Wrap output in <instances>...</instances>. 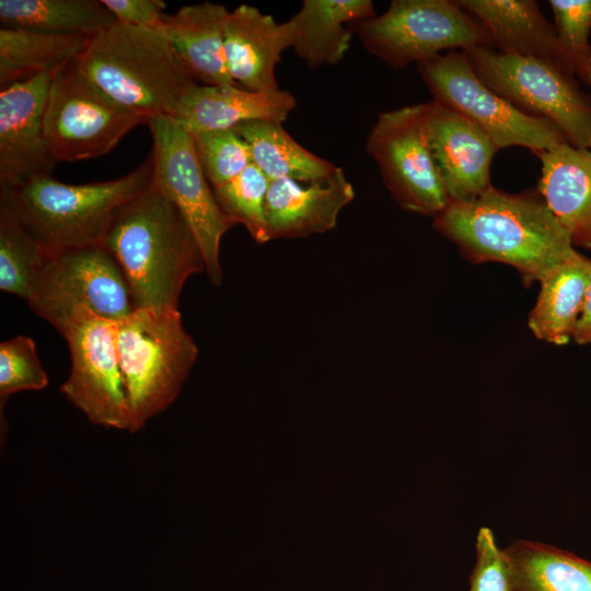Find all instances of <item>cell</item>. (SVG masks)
<instances>
[{
	"label": "cell",
	"instance_id": "1",
	"mask_svg": "<svg viewBox=\"0 0 591 591\" xmlns=\"http://www.w3.org/2000/svg\"><path fill=\"white\" fill-rule=\"evenodd\" d=\"M433 227L472 263L510 265L526 283L540 282L576 252L537 189L510 194L490 185L472 200L450 201Z\"/></svg>",
	"mask_w": 591,
	"mask_h": 591
},
{
	"label": "cell",
	"instance_id": "2",
	"mask_svg": "<svg viewBox=\"0 0 591 591\" xmlns=\"http://www.w3.org/2000/svg\"><path fill=\"white\" fill-rule=\"evenodd\" d=\"M103 245L125 277L134 309L178 308L186 280L205 271L189 225L152 185L120 210Z\"/></svg>",
	"mask_w": 591,
	"mask_h": 591
},
{
	"label": "cell",
	"instance_id": "3",
	"mask_svg": "<svg viewBox=\"0 0 591 591\" xmlns=\"http://www.w3.org/2000/svg\"><path fill=\"white\" fill-rule=\"evenodd\" d=\"M149 155L130 173L105 182L67 184L39 175L0 187V207L50 255L103 244L120 210L152 183Z\"/></svg>",
	"mask_w": 591,
	"mask_h": 591
},
{
	"label": "cell",
	"instance_id": "4",
	"mask_svg": "<svg viewBox=\"0 0 591 591\" xmlns=\"http://www.w3.org/2000/svg\"><path fill=\"white\" fill-rule=\"evenodd\" d=\"M76 62L106 95L148 119L172 117L197 83L160 30L118 22L92 36Z\"/></svg>",
	"mask_w": 591,
	"mask_h": 591
},
{
	"label": "cell",
	"instance_id": "5",
	"mask_svg": "<svg viewBox=\"0 0 591 591\" xmlns=\"http://www.w3.org/2000/svg\"><path fill=\"white\" fill-rule=\"evenodd\" d=\"M116 345L131 432L178 396L198 357L178 308H137L116 323Z\"/></svg>",
	"mask_w": 591,
	"mask_h": 591
},
{
	"label": "cell",
	"instance_id": "6",
	"mask_svg": "<svg viewBox=\"0 0 591 591\" xmlns=\"http://www.w3.org/2000/svg\"><path fill=\"white\" fill-rule=\"evenodd\" d=\"M477 77L522 112L554 123L569 144L591 146V95L576 77L548 61L493 46L463 51Z\"/></svg>",
	"mask_w": 591,
	"mask_h": 591
},
{
	"label": "cell",
	"instance_id": "7",
	"mask_svg": "<svg viewBox=\"0 0 591 591\" xmlns=\"http://www.w3.org/2000/svg\"><path fill=\"white\" fill-rule=\"evenodd\" d=\"M350 28L366 50L393 69L447 51L493 46L487 33L453 0H393L384 13Z\"/></svg>",
	"mask_w": 591,
	"mask_h": 591
},
{
	"label": "cell",
	"instance_id": "8",
	"mask_svg": "<svg viewBox=\"0 0 591 591\" xmlns=\"http://www.w3.org/2000/svg\"><path fill=\"white\" fill-rule=\"evenodd\" d=\"M417 70L434 101L476 124L499 150L519 146L535 154L568 143L554 123L522 112L487 86L462 50L422 61Z\"/></svg>",
	"mask_w": 591,
	"mask_h": 591
},
{
	"label": "cell",
	"instance_id": "9",
	"mask_svg": "<svg viewBox=\"0 0 591 591\" xmlns=\"http://www.w3.org/2000/svg\"><path fill=\"white\" fill-rule=\"evenodd\" d=\"M149 119L106 95L79 69L76 59L53 77L44 132L56 162L108 153L136 126Z\"/></svg>",
	"mask_w": 591,
	"mask_h": 591
},
{
	"label": "cell",
	"instance_id": "10",
	"mask_svg": "<svg viewBox=\"0 0 591 591\" xmlns=\"http://www.w3.org/2000/svg\"><path fill=\"white\" fill-rule=\"evenodd\" d=\"M148 125L153 142L151 185L184 217L201 250L208 278L219 286L220 243L236 223L220 209L197 158L192 134L171 116L152 117Z\"/></svg>",
	"mask_w": 591,
	"mask_h": 591
},
{
	"label": "cell",
	"instance_id": "11",
	"mask_svg": "<svg viewBox=\"0 0 591 591\" xmlns=\"http://www.w3.org/2000/svg\"><path fill=\"white\" fill-rule=\"evenodd\" d=\"M116 323L78 306L56 327L68 345L71 360L70 374L60 393L91 424L131 432Z\"/></svg>",
	"mask_w": 591,
	"mask_h": 591
},
{
	"label": "cell",
	"instance_id": "12",
	"mask_svg": "<svg viewBox=\"0 0 591 591\" xmlns=\"http://www.w3.org/2000/svg\"><path fill=\"white\" fill-rule=\"evenodd\" d=\"M27 304L55 328L78 306L116 322L134 310L125 277L103 244L49 255Z\"/></svg>",
	"mask_w": 591,
	"mask_h": 591
},
{
	"label": "cell",
	"instance_id": "13",
	"mask_svg": "<svg viewBox=\"0 0 591 591\" xmlns=\"http://www.w3.org/2000/svg\"><path fill=\"white\" fill-rule=\"evenodd\" d=\"M422 103L382 112L366 141L393 199L406 211L440 215L450 204L422 123Z\"/></svg>",
	"mask_w": 591,
	"mask_h": 591
},
{
	"label": "cell",
	"instance_id": "14",
	"mask_svg": "<svg viewBox=\"0 0 591 591\" xmlns=\"http://www.w3.org/2000/svg\"><path fill=\"white\" fill-rule=\"evenodd\" d=\"M426 140L450 201H467L490 185V166L499 150L476 124L438 101L422 103Z\"/></svg>",
	"mask_w": 591,
	"mask_h": 591
},
{
	"label": "cell",
	"instance_id": "15",
	"mask_svg": "<svg viewBox=\"0 0 591 591\" xmlns=\"http://www.w3.org/2000/svg\"><path fill=\"white\" fill-rule=\"evenodd\" d=\"M56 72L0 90V187L51 175L57 162L45 138L44 116Z\"/></svg>",
	"mask_w": 591,
	"mask_h": 591
},
{
	"label": "cell",
	"instance_id": "16",
	"mask_svg": "<svg viewBox=\"0 0 591 591\" xmlns=\"http://www.w3.org/2000/svg\"><path fill=\"white\" fill-rule=\"evenodd\" d=\"M354 198V186L340 167L317 182L271 179L266 199L268 242L331 231L341 210Z\"/></svg>",
	"mask_w": 591,
	"mask_h": 591
},
{
	"label": "cell",
	"instance_id": "17",
	"mask_svg": "<svg viewBox=\"0 0 591 591\" xmlns=\"http://www.w3.org/2000/svg\"><path fill=\"white\" fill-rule=\"evenodd\" d=\"M290 20L279 23L257 8L241 4L229 12L224 27V57L230 77L246 90H277L276 67L281 54L292 48Z\"/></svg>",
	"mask_w": 591,
	"mask_h": 591
},
{
	"label": "cell",
	"instance_id": "18",
	"mask_svg": "<svg viewBox=\"0 0 591 591\" xmlns=\"http://www.w3.org/2000/svg\"><path fill=\"white\" fill-rule=\"evenodd\" d=\"M489 36L493 47L548 61L575 76L554 24L534 0H455ZM576 77V76H575Z\"/></svg>",
	"mask_w": 591,
	"mask_h": 591
},
{
	"label": "cell",
	"instance_id": "19",
	"mask_svg": "<svg viewBox=\"0 0 591 591\" xmlns=\"http://www.w3.org/2000/svg\"><path fill=\"white\" fill-rule=\"evenodd\" d=\"M297 105L296 97L280 89L254 92L237 85L195 83L172 116L190 134L233 129L256 119L285 121Z\"/></svg>",
	"mask_w": 591,
	"mask_h": 591
},
{
	"label": "cell",
	"instance_id": "20",
	"mask_svg": "<svg viewBox=\"0 0 591 591\" xmlns=\"http://www.w3.org/2000/svg\"><path fill=\"white\" fill-rule=\"evenodd\" d=\"M535 155L542 165L538 193L575 247L591 250V149L564 143Z\"/></svg>",
	"mask_w": 591,
	"mask_h": 591
},
{
	"label": "cell",
	"instance_id": "21",
	"mask_svg": "<svg viewBox=\"0 0 591 591\" xmlns=\"http://www.w3.org/2000/svg\"><path fill=\"white\" fill-rule=\"evenodd\" d=\"M229 11L223 4L202 2L165 14L160 30L192 77L205 85H236L224 57V27Z\"/></svg>",
	"mask_w": 591,
	"mask_h": 591
},
{
	"label": "cell",
	"instance_id": "22",
	"mask_svg": "<svg viewBox=\"0 0 591 591\" xmlns=\"http://www.w3.org/2000/svg\"><path fill=\"white\" fill-rule=\"evenodd\" d=\"M375 15L371 0H304L289 19L292 48L310 68L337 65L350 48L352 31L347 25Z\"/></svg>",
	"mask_w": 591,
	"mask_h": 591
},
{
	"label": "cell",
	"instance_id": "23",
	"mask_svg": "<svg viewBox=\"0 0 591 591\" xmlns=\"http://www.w3.org/2000/svg\"><path fill=\"white\" fill-rule=\"evenodd\" d=\"M590 281L591 259L578 251L543 277L528 320L536 338L557 346L572 340Z\"/></svg>",
	"mask_w": 591,
	"mask_h": 591
},
{
	"label": "cell",
	"instance_id": "24",
	"mask_svg": "<svg viewBox=\"0 0 591 591\" xmlns=\"http://www.w3.org/2000/svg\"><path fill=\"white\" fill-rule=\"evenodd\" d=\"M233 129L246 142L252 163L270 181L317 182L329 177L338 167L302 147L280 121L248 120Z\"/></svg>",
	"mask_w": 591,
	"mask_h": 591
},
{
	"label": "cell",
	"instance_id": "25",
	"mask_svg": "<svg viewBox=\"0 0 591 591\" xmlns=\"http://www.w3.org/2000/svg\"><path fill=\"white\" fill-rule=\"evenodd\" d=\"M91 36L47 34L23 28L0 30V90L58 71L77 59Z\"/></svg>",
	"mask_w": 591,
	"mask_h": 591
},
{
	"label": "cell",
	"instance_id": "26",
	"mask_svg": "<svg viewBox=\"0 0 591 591\" xmlns=\"http://www.w3.org/2000/svg\"><path fill=\"white\" fill-rule=\"evenodd\" d=\"M503 552L513 591H591V561L531 541H515Z\"/></svg>",
	"mask_w": 591,
	"mask_h": 591
},
{
	"label": "cell",
	"instance_id": "27",
	"mask_svg": "<svg viewBox=\"0 0 591 591\" xmlns=\"http://www.w3.org/2000/svg\"><path fill=\"white\" fill-rule=\"evenodd\" d=\"M2 27L94 36L117 23L102 0H0Z\"/></svg>",
	"mask_w": 591,
	"mask_h": 591
},
{
	"label": "cell",
	"instance_id": "28",
	"mask_svg": "<svg viewBox=\"0 0 591 591\" xmlns=\"http://www.w3.org/2000/svg\"><path fill=\"white\" fill-rule=\"evenodd\" d=\"M49 255L5 209L0 207V289L2 291L18 296L27 302Z\"/></svg>",
	"mask_w": 591,
	"mask_h": 591
},
{
	"label": "cell",
	"instance_id": "29",
	"mask_svg": "<svg viewBox=\"0 0 591 591\" xmlns=\"http://www.w3.org/2000/svg\"><path fill=\"white\" fill-rule=\"evenodd\" d=\"M270 179L253 163L228 183L212 188L222 212L245 227L257 243L268 242L266 199Z\"/></svg>",
	"mask_w": 591,
	"mask_h": 591
},
{
	"label": "cell",
	"instance_id": "30",
	"mask_svg": "<svg viewBox=\"0 0 591 591\" xmlns=\"http://www.w3.org/2000/svg\"><path fill=\"white\" fill-rule=\"evenodd\" d=\"M201 169L212 188L219 187L252 164L246 142L234 129L192 134Z\"/></svg>",
	"mask_w": 591,
	"mask_h": 591
},
{
	"label": "cell",
	"instance_id": "31",
	"mask_svg": "<svg viewBox=\"0 0 591 591\" xmlns=\"http://www.w3.org/2000/svg\"><path fill=\"white\" fill-rule=\"evenodd\" d=\"M49 383L31 337L20 335L0 344V405L21 391H38Z\"/></svg>",
	"mask_w": 591,
	"mask_h": 591
},
{
	"label": "cell",
	"instance_id": "32",
	"mask_svg": "<svg viewBox=\"0 0 591 591\" xmlns=\"http://www.w3.org/2000/svg\"><path fill=\"white\" fill-rule=\"evenodd\" d=\"M554 27L575 76L588 84L591 45V0H549Z\"/></svg>",
	"mask_w": 591,
	"mask_h": 591
},
{
	"label": "cell",
	"instance_id": "33",
	"mask_svg": "<svg viewBox=\"0 0 591 591\" xmlns=\"http://www.w3.org/2000/svg\"><path fill=\"white\" fill-rule=\"evenodd\" d=\"M468 591H513L506 554L496 544L489 528H480L477 533L476 564Z\"/></svg>",
	"mask_w": 591,
	"mask_h": 591
},
{
	"label": "cell",
	"instance_id": "34",
	"mask_svg": "<svg viewBox=\"0 0 591 591\" xmlns=\"http://www.w3.org/2000/svg\"><path fill=\"white\" fill-rule=\"evenodd\" d=\"M118 23L161 30L166 4L162 0H102Z\"/></svg>",
	"mask_w": 591,
	"mask_h": 591
},
{
	"label": "cell",
	"instance_id": "35",
	"mask_svg": "<svg viewBox=\"0 0 591 591\" xmlns=\"http://www.w3.org/2000/svg\"><path fill=\"white\" fill-rule=\"evenodd\" d=\"M572 340L579 345L591 344V281L586 292Z\"/></svg>",
	"mask_w": 591,
	"mask_h": 591
},
{
	"label": "cell",
	"instance_id": "36",
	"mask_svg": "<svg viewBox=\"0 0 591 591\" xmlns=\"http://www.w3.org/2000/svg\"><path fill=\"white\" fill-rule=\"evenodd\" d=\"M588 84L591 85V57H590V61H589V74H588ZM590 149H591V146H590Z\"/></svg>",
	"mask_w": 591,
	"mask_h": 591
}]
</instances>
